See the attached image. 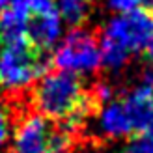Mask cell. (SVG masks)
<instances>
[{
    "label": "cell",
    "instance_id": "cell-13",
    "mask_svg": "<svg viewBox=\"0 0 153 153\" xmlns=\"http://www.w3.org/2000/svg\"><path fill=\"white\" fill-rule=\"evenodd\" d=\"M146 58L149 60V64L153 65V32H151V37H149V41H148V45H146Z\"/></svg>",
    "mask_w": 153,
    "mask_h": 153
},
{
    "label": "cell",
    "instance_id": "cell-6",
    "mask_svg": "<svg viewBox=\"0 0 153 153\" xmlns=\"http://www.w3.org/2000/svg\"><path fill=\"white\" fill-rule=\"evenodd\" d=\"M127 116L131 120L133 131L142 133L148 127V123L153 120V84L140 82L131 91H127L121 99Z\"/></svg>",
    "mask_w": 153,
    "mask_h": 153
},
{
    "label": "cell",
    "instance_id": "cell-14",
    "mask_svg": "<svg viewBox=\"0 0 153 153\" xmlns=\"http://www.w3.org/2000/svg\"><path fill=\"white\" fill-rule=\"evenodd\" d=\"M138 6L142 7L144 11L153 13V0H138Z\"/></svg>",
    "mask_w": 153,
    "mask_h": 153
},
{
    "label": "cell",
    "instance_id": "cell-1",
    "mask_svg": "<svg viewBox=\"0 0 153 153\" xmlns=\"http://www.w3.org/2000/svg\"><path fill=\"white\" fill-rule=\"evenodd\" d=\"M49 69H52L51 52L39 51L28 37L4 45L0 52V86L10 91L28 88Z\"/></svg>",
    "mask_w": 153,
    "mask_h": 153
},
{
    "label": "cell",
    "instance_id": "cell-10",
    "mask_svg": "<svg viewBox=\"0 0 153 153\" xmlns=\"http://www.w3.org/2000/svg\"><path fill=\"white\" fill-rule=\"evenodd\" d=\"M123 153H153V136L146 133L134 134Z\"/></svg>",
    "mask_w": 153,
    "mask_h": 153
},
{
    "label": "cell",
    "instance_id": "cell-8",
    "mask_svg": "<svg viewBox=\"0 0 153 153\" xmlns=\"http://www.w3.org/2000/svg\"><path fill=\"white\" fill-rule=\"evenodd\" d=\"M30 10L26 4H7L0 13V43L11 45L26 37Z\"/></svg>",
    "mask_w": 153,
    "mask_h": 153
},
{
    "label": "cell",
    "instance_id": "cell-5",
    "mask_svg": "<svg viewBox=\"0 0 153 153\" xmlns=\"http://www.w3.org/2000/svg\"><path fill=\"white\" fill-rule=\"evenodd\" d=\"M26 37L43 52H51L60 37V13L54 6L41 11H30L26 22Z\"/></svg>",
    "mask_w": 153,
    "mask_h": 153
},
{
    "label": "cell",
    "instance_id": "cell-12",
    "mask_svg": "<svg viewBox=\"0 0 153 153\" xmlns=\"http://www.w3.org/2000/svg\"><path fill=\"white\" fill-rule=\"evenodd\" d=\"M106 4L112 11H120V13H127L138 7V0H106Z\"/></svg>",
    "mask_w": 153,
    "mask_h": 153
},
{
    "label": "cell",
    "instance_id": "cell-16",
    "mask_svg": "<svg viewBox=\"0 0 153 153\" xmlns=\"http://www.w3.org/2000/svg\"><path fill=\"white\" fill-rule=\"evenodd\" d=\"M7 6V0H0V13H2V10Z\"/></svg>",
    "mask_w": 153,
    "mask_h": 153
},
{
    "label": "cell",
    "instance_id": "cell-7",
    "mask_svg": "<svg viewBox=\"0 0 153 153\" xmlns=\"http://www.w3.org/2000/svg\"><path fill=\"white\" fill-rule=\"evenodd\" d=\"M97 114H99V131L105 138L120 140L134 133L121 99L120 101H108L99 108Z\"/></svg>",
    "mask_w": 153,
    "mask_h": 153
},
{
    "label": "cell",
    "instance_id": "cell-11",
    "mask_svg": "<svg viewBox=\"0 0 153 153\" xmlns=\"http://www.w3.org/2000/svg\"><path fill=\"white\" fill-rule=\"evenodd\" d=\"M7 133H10V108L4 99H0V148L6 144Z\"/></svg>",
    "mask_w": 153,
    "mask_h": 153
},
{
    "label": "cell",
    "instance_id": "cell-9",
    "mask_svg": "<svg viewBox=\"0 0 153 153\" xmlns=\"http://www.w3.org/2000/svg\"><path fill=\"white\" fill-rule=\"evenodd\" d=\"M58 10L64 15L65 22L73 28L84 26L94 11V0H56Z\"/></svg>",
    "mask_w": 153,
    "mask_h": 153
},
{
    "label": "cell",
    "instance_id": "cell-2",
    "mask_svg": "<svg viewBox=\"0 0 153 153\" xmlns=\"http://www.w3.org/2000/svg\"><path fill=\"white\" fill-rule=\"evenodd\" d=\"M101 32L73 28L52 54V65L71 73H94L101 67Z\"/></svg>",
    "mask_w": 153,
    "mask_h": 153
},
{
    "label": "cell",
    "instance_id": "cell-4",
    "mask_svg": "<svg viewBox=\"0 0 153 153\" xmlns=\"http://www.w3.org/2000/svg\"><path fill=\"white\" fill-rule=\"evenodd\" d=\"M54 121L30 112L15 121V136L10 153H51Z\"/></svg>",
    "mask_w": 153,
    "mask_h": 153
},
{
    "label": "cell",
    "instance_id": "cell-3",
    "mask_svg": "<svg viewBox=\"0 0 153 153\" xmlns=\"http://www.w3.org/2000/svg\"><path fill=\"white\" fill-rule=\"evenodd\" d=\"M151 32H153L151 13L136 7L133 11H127V13H121L118 17H114L108 22V26L105 28L103 36L120 43L121 47H125L133 54V52L146 49V45L151 37Z\"/></svg>",
    "mask_w": 153,
    "mask_h": 153
},
{
    "label": "cell",
    "instance_id": "cell-15",
    "mask_svg": "<svg viewBox=\"0 0 153 153\" xmlns=\"http://www.w3.org/2000/svg\"><path fill=\"white\" fill-rule=\"evenodd\" d=\"M86 153H110V151H106V149H101V148H94V149H90Z\"/></svg>",
    "mask_w": 153,
    "mask_h": 153
}]
</instances>
